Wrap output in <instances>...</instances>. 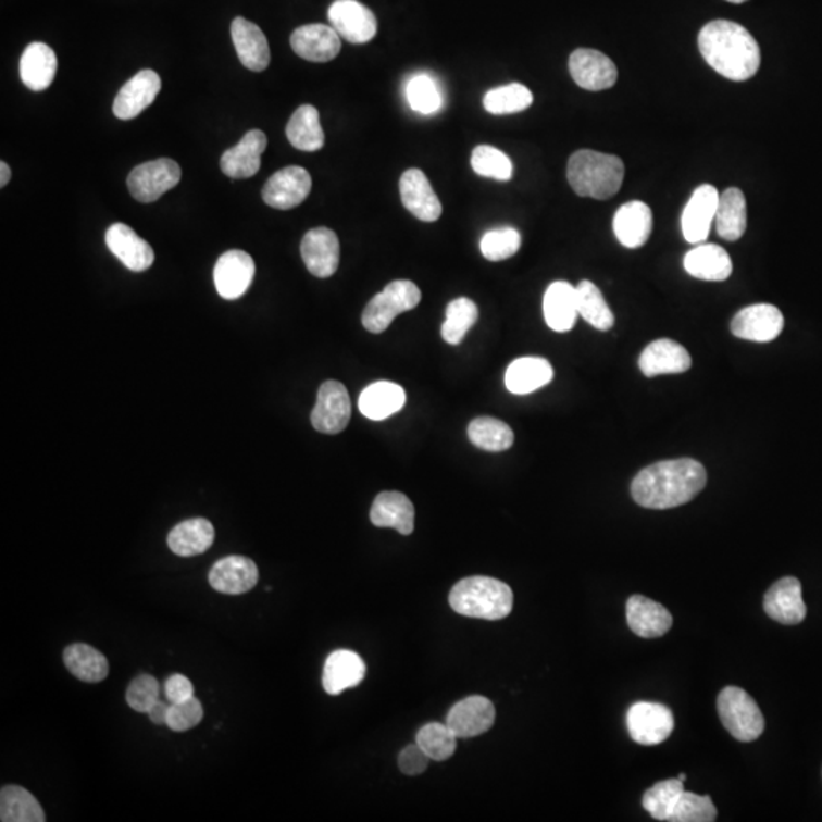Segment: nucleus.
I'll return each mask as SVG.
<instances>
[{
	"label": "nucleus",
	"mask_w": 822,
	"mask_h": 822,
	"mask_svg": "<svg viewBox=\"0 0 822 822\" xmlns=\"http://www.w3.org/2000/svg\"><path fill=\"white\" fill-rule=\"evenodd\" d=\"M468 437L475 447L490 452L506 451L515 440L512 428L506 422L489 416L474 419L468 426Z\"/></svg>",
	"instance_id": "nucleus-41"
},
{
	"label": "nucleus",
	"mask_w": 822,
	"mask_h": 822,
	"mask_svg": "<svg viewBox=\"0 0 822 822\" xmlns=\"http://www.w3.org/2000/svg\"><path fill=\"white\" fill-rule=\"evenodd\" d=\"M407 99L411 110L422 114H433L441 107V95L432 76L421 74L407 83Z\"/></svg>",
	"instance_id": "nucleus-49"
},
{
	"label": "nucleus",
	"mask_w": 822,
	"mask_h": 822,
	"mask_svg": "<svg viewBox=\"0 0 822 822\" xmlns=\"http://www.w3.org/2000/svg\"><path fill=\"white\" fill-rule=\"evenodd\" d=\"M0 820L2 822H45L40 802L21 786H3L0 792Z\"/></svg>",
	"instance_id": "nucleus-40"
},
{
	"label": "nucleus",
	"mask_w": 822,
	"mask_h": 822,
	"mask_svg": "<svg viewBox=\"0 0 822 822\" xmlns=\"http://www.w3.org/2000/svg\"><path fill=\"white\" fill-rule=\"evenodd\" d=\"M638 368L647 378L684 373L692 368V357L680 342L660 338L650 342L638 358Z\"/></svg>",
	"instance_id": "nucleus-24"
},
{
	"label": "nucleus",
	"mask_w": 822,
	"mask_h": 822,
	"mask_svg": "<svg viewBox=\"0 0 822 822\" xmlns=\"http://www.w3.org/2000/svg\"><path fill=\"white\" fill-rule=\"evenodd\" d=\"M215 540V528L205 518H192L175 525L167 535V547L182 558L204 553Z\"/></svg>",
	"instance_id": "nucleus-35"
},
{
	"label": "nucleus",
	"mask_w": 822,
	"mask_h": 822,
	"mask_svg": "<svg viewBox=\"0 0 822 822\" xmlns=\"http://www.w3.org/2000/svg\"><path fill=\"white\" fill-rule=\"evenodd\" d=\"M569 67L574 83L589 91L611 89L619 76L614 61L596 49H576L570 55Z\"/></svg>",
	"instance_id": "nucleus-14"
},
{
	"label": "nucleus",
	"mask_w": 822,
	"mask_h": 822,
	"mask_svg": "<svg viewBox=\"0 0 822 822\" xmlns=\"http://www.w3.org/2000/svg\"><path fill=\"white\" fill-rule=\"evenodd\" d=\"M677 779H680V780H681V782H685V779H687V775H685V774H680V776H677Z\"/></svg>",
	"instance_id": "nucleus-58"
},
{
	"label": "nucleus",
	"mask_w": 822,
	"mask_h": 822,
	"mask_svg": "<svg viewBox=\"0 0 822 822\" xmlns=\"http://www.w3.org/2000/svg\"><path fill=\"white\" fill-rule=\"evenodd\" d=\"M748 224L745 194L737 188L723 190L719 197L714 226L718 235L725 241H737L745 235Z\"/></svg>",
	"instance_id": "nucleus-37"
},
{
	"label": "nucleus",
	"mask_w": 822,
	"mask_h": 822,
	"mask_svg": "<svg viewBox=\"0 0 822 822\" xmlns=\"http://www.w3.org/2000/svg\"><path fill=\"white\" fill-rule=\"evenodd\" d=\"M471 166L475 174L498 182H509L513 174L512 160L490 145H478L474 148Z\"/></svg>",
	"instance_id": "nucleus-47"
},
{
	"label": "nucleus",
	"mask_w": 822,
	"mask_h": 822,
	"mask_svg": "<svg viewBox=\"0 0 822 822\" xmlns=\"http://www.w3.org/2000/svg\"><path fill=\"white\" fill-rule=\"evenodd\" d=\"M63 661L68 672L83 683L97 684L109 676V661L104 655L84 643L67 646Z\"/></svg>",
	"instance_id": "nucleus-39"
},
{
	"label": "nucleus",
	"mask_w": 822,
	"mask_h": 822,
	"mask_svg": "<svg viewBox=\"0 0 822 822\" xmlns=\"http://www.w3.org/2000/svg\"><path fill=\"white\" fill-rule=\"evenodd\" d=\"M577 311L585 322L599 331H609L614 326L615 317L597 285L582 281L576 287Z\"/></svg>",
	"instance_id": "nucleus-42"
},
{
	"label": "nucleus",
	"mask_w": 822,
	"mask_h": 822,
	"mask_svg": "<svg viewBox=\"0 0 822 822\" xmlns=\"http://www.w3.org/2000/svg\"><path fill=\"white\" fill-rule=\"evenodd\" d=\"M623 177V160L605 152L578 150L566 165V178L574 192L596 200L614 197L622 188Z\"/></svg>",
	"instance_id": "nucleus-3"
},
{
	"label": "nucleus",
	"mask_w": 822,
	"mask_h": 822,
	"mask_svg": "<svg viewBox=\"0 0 822 822\" xmlns=\"http://www.w3.org/2000/svg\"><path fill=\"white\" fill-rule=\"evenodd\" d=\"M105 244L114 257L132 272L140 273L154 264V250L127 224L114 223L105 234Z\"/></svg>",
	"instance_id": "nucleus-22"
},
{
	"label": "nucleus",
	"mask_w": 822,
	"mask_h": 822,
	"mask_svg": "<svg viewBox=\"0 0 822 822\" xmlns=\"http://www.w3.org/2000/svg\"><path fill=\"white\" fill-rule=\"evenodd\" d=\"M231 34L244 67L253 72H262L269 67L272 53L265 34L258 25L247 18L236 17L232 22Z\"/></svg>",
	"instance_id": "nucleus-27"
},
{
	"label": "nucleus",
	"mask_w": 822,
	"mask_h": 822,
	"mask_svg": "<svg viewBox=\"0 0 822 822\" xmlns=\"http://www.w3.org/2000/svg\"><path fill=\"white\" fill-rule=\"evenodd\" d=\"M57 66H59V61L51 46L34 41L22 53V83L30 90L43 91L55 78Z\"/></svg>",
	"instance_id": "nucleus-33"
},
{
	"label": "nucleus",
	"mask_w": 822,
	"mask_h": 822,
	"mask_svg": "<svg viewBox=\"0 0 822 822\" xmlns=\"http://www.w3.org/2000/svg\"><path fill=\"white\" fill-rule=\"evenodd\" d=\"M350 398L340 381H326L319 388L317 403L311 413V424L320 433L338 434L350 421Z\"/></svg>",
	"instance_id": "nucleus-10"
},
{
	"label": "nucleus",
	"mask_w": 822,
	"mask_h": 822,
	"mask_svg": "<svg viewBox=\"0 0 822 822\" xmlns=\"http://www.w3.org/2000/svg\"><path fill=\"white\" fill-rule=\"evenodd\" d=\"M0 173H2L0 174V186H2V188H5L8 182H10L11 178V170L5 162L0 163Z\"/></svg>",
	"instance_id": "nucleus-56"
},
{
	"label": "nucleus",
	"mask_w": 822,
	"mask_h": 822,
	"mask_svg": "<svg viewBox=\"0 0 822 822\" xmlns=\"http://www.w3.org/2000/svg\"><path fill=\"white\" fill-rule=\"evenodd\" d=\"M160 685L151 675H139L128 685L127 703L139 713H148L150 708L159 700Z\"/></svg>",
	"instance_id": "nucleus-51"
},
{
	"label": "nucleus",
	"mask_w": 822,
	"mask_h": 822,
	"mask_svg": "<svg viewBox=\"0 0 822 822\" xmlns=\"http://www.w3.org/2000/svg\"><path fill=\"white\" fill-rule=\"evenodd\" d=\"M653 216L649 205L634 200L624 203L614 216V234L626 249H639L652 234Z\"/></svg>",
	"instance_id": "nucleus-28"
},
{
	"label": "nucleus",
	"mask_w": 822,
	"mask_h": 822,
	"mask_svg": "<svg viewBox=\"0 0 822 822\" xmlns=\"http://www.w3.org/2000/svg\"><path fill=\"white\" fill-rule=\"evenodd\" d=\"M718 711L726 731L738 742H753L764 731V718L756 700L738 687H725L718 696Z\"/></svg>",
	"instance_id": "nucleus-5"
},
{
	"label": "nucleus",
	"mask_w": 822,
	"mask_h": 822,
	"mask_svg": "<svg viewBox=\"0 0 822 822\" xmlns=\"http://www.w3.org/2000/svg\"><path fill=\"white\" fill-rule=\"evenodd\" d=\"M428 756L418 744L406 746L399 753L398 764L403 774L419 775L428 768Z\"/></svg>",
	"instance_id": "nucleus-53"
},
{
	"label": "nucleus",
	"mask_w": 822,
	"mask_h": 822,
	"mask_svg": "<svg viewBox=\"0 0 822 822\" xmlns=\"http://www.w3.org/2000/svg\"><path fill=\"white\" fill-rule=\"evenodd\" d=\"M312 188L310 173L302 166H287L266 180L262 198L270 208L288 211L307 200Z\"/></svg>",
	"instance_id": "nucleus-11"
},
{
	"label": "nucleus",
	"mask_w": 822,
	"mask_h": 822,
	"mask_svg": "<svg viewBox=\"0 0 822 822\" xmlns=\"http://www.w3.org/2000/svg\"><path fill=\"white\" fill-rule=\"evenodd\" d=\"M684 782L680 779L664 780L655 784L643 795V807L653 820L669 821L684 792Z\"/></svg>",
	"instance_id": "nucleus-44"
},
{
	"label": "nucleus",
	"mask_w": 822,
	"mask_h": 822,
	"mask_svg": "<svg viewBox=\"0 0 822 822\" xmlns=\"http://www.w3.org/2000/svg\"><path fill=\"white\" fill-rule=\"evenodd\" d=\"M266 148V136L261 129H250L239 144L221 155V171L231 178H250L261 170V155Z\"/></svg>",
	"instance_id": "nucleus-25"
},
{
	"label": "nucleus",
	"mask_w": 822,
	"mask_h": 822,
	"mask_svg": "<svg viewBox=\"0 0 822 822\" xmlns=\"http://www.w3.org/2000/svg\"><path fill=\"white\" fill-rule=\"evenodd\" d=\"M478 320L477 304L466 297L452 300L447 308V319L441 325V338L448 345L457 346Z\"/></svg>",
	"instance_id": "nucleus-43"
},
{
	"label": "nucleus",
	"mask_w": 822,
	"mask_h": 822,
	"mask_svg": "<svg viewBox=\"0 0 822 822\" xmlns=\"http://www.w3.org/2000/svg\"><path fill=\"white\" fill-rule=\"evenodd\" d=\"M555 372L547 360L539 357H524L510 363L505 383L510 394L528 395L539 390L553 379Z\"/></svg>",
	"instance_id": "nucleus-34"
},
{
	"label": "nucleus",
	"mask_w": 822,
	"mask_h": 822,
	"mask_svg": "<svg viewBox=\"0 0 822 822\" xmlns=\"http://www.w3.org/2000/svg\"><path fill=\"white\" fill-rule=\"evenodd\" d=\"M365 664L352 650H335L327 657L323 668L322 684L327 695L337 696L348 688L357 687L364 680Z\"/></svg>",
	"instance_id": "nucleus-29"
},
{
	"label": "nucleus",
	"mask_w": 822,
	"mask_h": 822,
	"mask_svg": "<svg viewBox=\"0 0 822 822\" xmlns=\"http://www.w3.org/2000/svg\"><path fill=\"white\" fill-rule=\"evenodd\" d=\"M327 17L338 36L349 43H369L378 30L375 14L358 0H335Z\"/></svg>",
	"instance_id": "nucleus-9"
},
{
	"label": "nucleus",
	"mask_w": 822,
	"mask_h": 822,
	"mask_svg": "<svg viewBox=\"0 0 822 822\" xmlns=\"http://www.w3.org/2000/svg\"><path fill=\"white\" fill-rule=\"evenodd\" d=\"M495 714L494 703L485 696H470L449 710L447 725L459 738L475 737L493 728Z\"/></svg>",
	"instance_id": "nucleus-19"
},
{
	"label": "nucleus",
	"mask_w": 822,
	"mask_h": 822,
	"mask_svg": "<svg viewBox=\"0 0 822 822\" xmlns=\"http://www.w3.org/2000/svg\"><path fill=\"white\" fill-rule=\"evenodd\" d=\"M764 612L782 624H798L806 619L801 582L797 577H783L764 594Z\"/></svg>",
	"instance_id": "nucleus-23"
},
{
	"label": "nucleus",
	"mask_w": 822,
	"mask_h": 822,
	"mask_svg": "<svg viewBox=\"0 0 822 822\" xmlns=\"http://www.w3.org/2000/svg\"><path fill=\"white\" fill-rule=\"evenodd\" d=\"M254 272L257 266L249 253L242 250L226 251L221 254L213 269L216 291L223 299H239L250 288Z\"/></svg>",
	"instance_id": "nucleus-13"
},
{
	"label": "nucleus",
	"mask_w": 822,
	"mask_h": 822,
	"mask_svg": "<svg viewBox=\"0 0 822 822\" xmlns=\"http://www.w3.org/2000/svg\"><path fill=\"white\" fill-rule=\"evenodd\" d=\"M626 725L635 744L652 746L668 740L675 728V719L669 707L643 700L627 710Z\"/></svg>",
	"instance_id": "nucleus-8"
},
{
	"label": "nucleus",
	"mask_w": 822,
	"mask_h": 822,
	"mask_svg": "<svg viewBox=\"0 0 822 822\" xmlns=\"http://www.w3.org/2000/svg\"><path fill=\"white\" fill-rule=\"evenodd\" d=\"M203 706L200 700L192 698L182 700V702L171 703L170 714H167L166 726L177 733L192 730L203 719Z\"/></svg>",
	"instance_id": "nucleus-52"
},
{
	"label": "nucleus",
	"mask_w": 822,
	"mask_h": 822,
	"mask_svg": "<svg viewBox=\"0 0 822 822\" xmlns=\"http://www.w3.org/2000/svg\"><path fill=\"white\" fill-rule=\"evenodd\" d=\"M627 626L642 638H657L668 634L673 624L669 609L645 596H632L626 603Z\"/></svg>",
	"instance_id": "nucleus-26"
},
{
	"label": "nucleus",
	"mask_w": 822,
	"mask_h": 822,
	"mask_svg": "<svg viewBox=\"0 0 822 822\" xmlns=\"http://www.w3.org/2000/svg\"><path fill=\"white\" fill-rule=\"evenodd\" d=\"M784 317L774 304L757 303L738 311L731 322V333L742 340L769 342L782 334Z\"/></svg>",
	"instance_id": "nucleus-12"
},
{
	"label": "nucleus",
	"mask_w": 822,
	"mask_h": 822,
	"mask_svg": "<svg viewBox=\"0 0 822 822\" xmlns=\"http://www.w3.org/2000/svg\"><path fill=\"white\" fill-rule=\"evenodd\" d=\"M287 137L296 150L307 152L322 150L325 145V133L320 124L319 110L308 104L300 105L288 122Z\"/></svg>",
	"instance_id": "nucleus-38"
},
{
	"label": "nucleus",
	"mask_w": 822,
	"mask_h": 822,
	"mask_svg": "<svg viewBox=\"0 0 822 822\" xmlns=\"http://www.w3.org/2000/svg\"><path fill=\"white\" fill-rule=\"evenodd\" d=\"M449 605L457 614L482 620H501L512 612L513 593L497 578H463L449 593Z\"/></svg>",
	"instance_id": "nucleus-4"
},
{
	"label": "nucleus",
	"mask_w": 822,
	"mask_h": 822,
	"mask_svg": "<svg viewBox=\"0 0 822 822\" xmlns=\"http://www.w3.org/2000/svg\"><path fill=\"white\" fill-rule=\"evenodd\" d=\"M371 521L376 527H390L401 535H411L414 531L413 502L396 490L381 493L373 501Z\"/></svg>",
	"instance_id": "nucleus-31"
},
{
	"label": "nucleus",
	"mask_w": 822,
	"mask_h": 822,
	"mask_svg": "<svg viewBox=\"0 0 822 822\" xmlns=\"http://www.w3.org/2000/svg\"><path fill=\"white\" fill-rule=\"evenodd\" d=\"M521 247V235L516 228H493L483 235L479 241V250L487 261L500 262L512 258Z\"/></svg>",
	"instance_id": "nucleus-48"
},
{
	"label": "nucleus",
	"mask_w": 822,
	"mask_h": 822,
	"mask_svg": "<svg viewBox=\"0 0 822 822\" xmlns=\"http://www.w3.org/2000/svg\"><path fill=\"white\" fill-rule=\"evenodd\" d=\"M292 51L300 59L314 61V63H326L334 60L341 51V37L333 26L322 25V23H312L297 28L291 34Z\"/></svg>",
	"instance_id": "nucleus-18"
},
{
	"label": "nucleus",
	"mask_w": 822,
	"mask_h": 822,
	"mask_svg": "<svg viewBox=\"0 0 822 822\" xmlns=\"http://www.w3.org/2000/svg\"><path fill=\"white\" fill-rule=\"evenodd\" d=\"M170 706L167 703L163 702V700H158V702L154 703L150 708V711H148V715H150V721L152 723H155V725H166L167 721V714H170Z\"/></svg>",
	"instance_id": "nucleus-55"
},
{
	"label": "nucleus",
	"mask_w": 822,
	"mask_h": 822,
	"mask_svg": "<svg viewBox=\"0 0 822 822\" xmlns=\"http://www.w3.org/2000/svg\"><path fill=\"white\" fill-rule=\"evenodd\" d=\"M180 165L171 159L151 160L137 165L129 173L127 185L129 194L140 203L158 201L167 190L180 183Z\"/></svg>",
	"instance_id": "nucleus-7"
},
{
	"label": "nucleus",
	"mask_w": 822,
	"mask_h": 822,
	"mask_svg": "<svg viewBox=\"0 0 822 822\" xmlns=\"http://www.w3.org/2000/svg\"><path fill=\"white\" fill-rule=\"evenodd\" d=\"M399 192H401L402 204L406 205L407 211L413 213L418 220L433 223L440 219L439 197L434 192L426 175L418 167H411L402 174Z\"/></svg>",
	"instance_id": "nucleus-20"
},
{
	"label": "nucleus",
	"mask_w": 822,
	"mask_h": 822,
	"mask_svg": "<svg viewBox=\"0 0 822 822\" xmlns=\"http://www.w3.org/2000/svg\"><path fill=\"white\" fill-rule=\"evenodd\" d=\"M257 563L244 556H227L220 559L209 573V584L215 591L227 596L249 593L258 584Z\"/></svg>",
	"instance_id": "nucleus-21"
},
{
	"label": "nucleus",
	"mask_w": 822,
	"mask_h": 822,
	"mask_svg": "<svg viewBox=\"0 0 822 822\" xmlns=\"http://www.w3.org/2000/svg\"><path fill=\"white\" fill-rule=\"evenodd\" d=\"M707 485L698 460H662L639 471L631 485L632 498L646 509H673L692 501Z\"/></svg>",
	"instance_id": "nucleus-1"
},
{
	"label": "nucleus",
	"mask_w": 822,
	"mask_h": 822,
	"mask_svg": "<svg viewBox=\"0 0 822 822\" xmlns=\"http://www.w3.org/2000/svg\"><path fill=\"white\" fill-rule=\"evenodd\" d=\"M543 308L550 329L569 333L578 315L576 287L565 281L553 282L544 295Z\"/></svg>",
	"instance_id": "nucleus-30"
},
{
	"label": "nucleus",
	"mask_w": 822,
	"mask_h": 822,
	"mask_svg": "<svg viewBox=\"0 0 822 822\" xmlns=\"http://www.w3.org/2000/svg\"><path fill=\"white\" fill-rule=\"evenodd\" d=\"M726 2H730V3H744V2H748V0H726Z\"/></svg>",
	"instance_id": "nucleus-57"
},
{
	"label": "nucleus",
	"mask_w": 822,
	"mask_h": 822,
	"mask_svg": "<svg viewBox=\"0 0 822 822\" xmlns=\"http://www.w3.org/2000/svg\"><path fill=\"white\" fill-rule=\"evenodd\" d=\"M165 695L166 699L170 700L171 703L182 702V700L192 698V683H190L188 677H186L185 675L175 673V675H171L166 680Z\"/></svg>",
	"instance_id": "nucleus-54"
},
{
	"label": "nucleus",
	"mask_w": 822,
	"mask_h": 822,
	"mask_svg": "<svg viewBox=\"0 0 822 822\" xmlns=\"http://www.w3.org/2000/svg\"><path fill=\"white\" fill-rule=\"evenodd\" d=\"M533 102L532 91L520 83L508 84L487 91L483 98V107L490 114L520 113L528 109Z\"/></svg>",
	"instance_id": "nucleus-45"
},
{
	"label": "nucleus",
	"mask_w": 822,
	"mask_h": 822,
	"mask_svg": "<svg viewBox=\"0 0 822 822\" xmlns=\"http://www.w3.org/2000/svg\"><path fill=\"white\" fill-rule=\"evenodd\" d=\"M162 89L160 76L151 68H145L122 86L113 102L114 116L122 121L135 120L158 98Z\"/></svg>",
	"instance_id": "nucleus-17"
},
{
	"label": "nucleus",
	"mask_w": 822,
	"mask_h": 822,
	"mask_svg": "<svg viewBox=\"0 0 822 822\" xmlns=\"http://www.w3.org/2000/svg\"><path fill=\"white\" fill-rule=\"evenodd\" d=\"M406 391L399 384L378 381L361 391L358 407L361 413L371 421H384L391 414L398 413L406 406Z\"/></svg>",
	"instance_id": "nucleus-36"
},
{
	"label": "nucleus",
	"mask_w": 822,
	"mask_h": 822,
	"mask_svg": "<svg viewBox=\"0 0 822 822\" xmlns=\"http://www.w3.org/2000/svg\"><path fill=\"white\" fill-rule=\"evenodd\" d=\"M718 818L713 799L708 795L683 792L680 801L673 810L670 822H713Z\"/></svg>",
	"instance_id": "nucleus-50"
},
{
	"label": "nucleus",
	"mask_w": 822,
	"mask_h": 822,
	"mask_svg": "<svg viewBox=\"0 0 822 822\" xmlns=\"http://www.w3.org/2000/svg\"><path fill=\"white\" fill-rule=\"evenodd\" d=\"M719 197L721 194L711 185H702L695 189L681 216L685 241L690 244L706 241L713 226L715 212H718Z\"/></svg>",
	"instance_id": "nucleus-16"
},
{
	"label": "nucleus",
	"mask_w": 822,
	"mask_h": 822,
	"mask_svg": "<svg viewBox=\"0 0 822 822\" xmlns=\"http://www.w3.org/2000/svg\"><path fill=\"white\" fill-rule=\"evenodd\" d=\"M684 269L696 279L722 282L733 273V261L718 244H699L685 254Z\"/></svg>",
	"instance_id": "nucleus-32"
},
{
	"label": "nucleus",
	"mask_w": 822,
	"mask_h": 822,
	"mask_svg": "<svg viewBox=\"0 0 822 822\" xmlns=\"http://www.w3.org/2000/svg\"><path fill=\"white\" fill-rule=\"evenodd\" d=\"M300 253L308 272L320 279H326L337 272L340 264V241L331 228H311L303 236Z\"/></svg>",
	"instance_id": "nucleus-15"
},
{
	"label": "nucleus",
	"mask_w": 822,
	"mask_h": 822,
	"mask_svg": "<svg viewBox=\"0 0 822 822\" xmlns=\"http://www.w3.org/2000/svg\"><path fill=\"white\" fill-rule=\"evenodd\" d=\"M457 737L447 723H426L419 730L416 744L432 760H448L456 752Z\"/></svg>",
	"instance_id": "nucleus-46"
},
{
	"label": "nucleus",
	"mask_w": 822,
	"mask_h": 822,
	"mask_svg": "<svg viewBox=\"0 0 822 822\" xmlns=\"http://www.w3.org/2000/svg\"><path fill=\"white\" fill-rule=\"evenodd\" d=\"M699 51L718 74L731 82H746L759 71L760 46L736 22L713 21L700 29Z\"/></svg>",
	"instance_id": "nucleus-2"
},
{
	"label": "nucleus",
	"mask_w": 822,
	"mask_h": 822,
	"mask_svg": "<svg viewBox=\"0 0 822 822\" xmlns=\"http://www.w3.org/2000/svg\"><path fill=\"white\" fill-rule=\"evenodd\" d=\"M421 289L411 281H394L373 297L363 312V326L369 333L381 334L402 312L414 310L421 302Z\"/></svg>",
	"instance_id": "nucleus-6"
}]
</instances>
